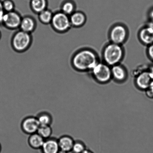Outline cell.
I'll return each mask as SVG.
<instances>
[{
	"instance_id": "32",
	"label": "cell",
	"mask_w": 153,
	"mask_h": 153,
	"mask_svg": "<svg viewBox=\"0 0 153 153\" xmlns=\"http://www.w3.org/2000/svg\"><path fill=\"white\" fill-rule=\"evenodd\" d=\"M152 26L153 27V25H152Z\"/></svg>"
},
{
	"instance_id": "29",
	"label": "cell",
	"mask_w": 153,
	"mask_h": 153,
	"mask_svg": "<svg viewBox=\"0 0 153 153\" xmlns=\"http://www.w3.org/2000/svg\"><path fill=\"white\" fill-rule=\"evenodd\" d=\"M151 18L153 19V10L151 11Z\"/></svg>"
},
{
	"instance_id": "11",
	"label": "cell",
	"mask_w": 153,
	"mask_h": 153,
	"mask_svg": "<svg viewBox=\"0 0 153 153\" xmlns=\"http://www.w3.org/2000/svg\"><path fill=\"white\" fill-rule=\"evenodd\" d=\"M40 150L42 153H58L60 149L58 139L51 137L46 139Z\"/></svg>"
},
{
	"instance_id": "18",
	"label": "cell",
	"mask_w": 153,
	"mask_h": 153,
	"mask_svg": "<svg viewBox=\"0 0 153 153\" xmlns=\"http://www.w3.org/2000/svg\"><path fill=\"white\" fill-rule=\"evenodd\" d=\"M40 126H51L53 118L50 113L47 111H42L36 116Z\"/></svg>"
},
{
	"instance_id": "30",
	"label": "cell",
	"mask_w": 153,
	"mask_h": 153,
	"mask_svg": "<svg viewBox=\"0 0 153 153\" xmlns=\"http://www.w3.org/2000/svg\"><path fill=\"white\" fill-rule=\"evenodd\" d=\"M1 151H2V147H1V145L0 143V153H1Z\"/></svg>"
},
{
	"instance_id": "28",
	"label": "cell",
	"mask_w": 153,
	"mask_h": 153,
	"mask_svg": "<svg viewBox=\"0 0 153 153\" xmlns=\"http://www.w3.org/2000/svg\"><path fill=\"white\" fill-rule=\"evenodd\" d=\"M150 72L152 73V74L153 75V66L151 67V68L150 69Z\"/></svg>"
},
{
	"instance_id": "26",
	"label": "cell",
	"mask_w": 153,
	"mask_h": 153,
	"mask_svg": "<svg viewBox=\"0 0 153 153\" xmlns=\"http://www.w3.org/2000/svg\"><path fill=\"white\" fill-rule=\"evenodd\" d=\"M82 153H94L92 151L89 150L88 149H86Z\"/></svg>"
},
{
	"instance_id": "12",
	"label": "cell",
	"mask_w": 153,
	"mask_h": 153,
	"mask_svg": "<svg viewBox=\"0 0 153 153\" xmlns=\"http://www.w3.org/2000/svg\"><path fill=\"white\" fill-rule=\"evenodd\" d=\"M59 149L67 152H71L75 140L71 136L64 135L58 139Z\"/></svg>"
},
{
	"instance_id": "13",
	"label": "cell",
	"mask_w": 153,
	"mask_h": 153,
	"mask_svg": "<svg viewBox=\"0 0 153 153\" xmlns=\"http://www.w3.org/2000/svg\"><path fill=\"white\" fill-rule=\"evenodd\" d=\"M139 37L142 42L146 45L153 43V27L152 26L145 27L141 30Z\"/></svg>"
},
{
	"instance_id": "23",
	"label": "cell",
	"mask_w": 153,
	"mask_h": 153,
	"mask_svg": "<svg viewBox=\"0 0 153 153\" xmlns=\"http://www.w3.org/2000/svg\"><path fill=\"white\" fill-rule=\"evenodd\" d=\"M3 9L5 13H10L15 10L14 3L11 0H5L2 2Z\"/></svg>"
},
{
	"instance_id": "17",
	"label": "cell",
	"mask_w": 153,
	"mask_h": 153,
	"mask_svg": "<svg viewBox=\"0 0 153 153\" xmlns=\"http://www.w3.org/2000/svg\"><path fill=\"white\" fill-rule=\"evenodd\" d=\"M30 5L32 11L38 15L47 9L48 2L47 0H31Z\"/></svg>"
},
{
	"instance_id": "7",
	"label": "cell",
	"mask_w": 153,
	"mask_h": 153,
	"mask_svg": "<svg viewBox=\"0 0 153 153\" xmlns=\"http://www.w3.org/2000/svg\"><path fill=\"white\" fill-rule=\"evenodd\" d=\"M40 124L36 117L29 116L24 118L21 124L22 131L25 134L30 135L37 132Z\"/></svg>"
},
{
	"instance_id": "6",
	"label": "cell",
	"mask_w": 153,
	"mask_h": 153,
	"mask_svg": "<svg viewBox=\"0 0 153 153\" xmlns=\"http://www.w3.org/2000/svg\"><path fill=\"white\" fill-rule=\"evenodd\" d=\"M22 16L16 10L10 13H5L1 23L7 29L17 30L19 29Z\"/></svg>"
},
{
	"instance_id": "21",
	"label": "cell",
	"mask_w": 153,
	"mask_h": 153,
	"mask_svg": "<svg viewBox=\"0 0 153 153\" xmlns=\"http://www.w3.org/2000/svg\"><path fill=\"white\" fill-rule=\"evenodd\" d=\"M60 10L70 16L75 11V5L71 1H66L63 3Z\"/></svg>"
},
{
	"instance_id": "9",
	"label": "cell",
	"mask_w": 153,
	"mask_h": 153,
	"mask_svg": "<svg viewBox=\"0 0 153 153\" xmlns=\"http://www.w3.org/2000/svg\"><path fill=\"white\" fill-rule=\"evenodd\" d=\"M136 83L140 89L146 90L153 83V75L150 71L142 72L136 78Z\"/></svg>"
},
{
	"instance_id": "25",
	"label": "cell",
	"mask_w": 153,
	"mask_h": 153,
	"mask_svg": "<svg viewBox=\"0 0 153 153\" xmlns=\"http://www.w3.org/2000/svg\"><path fill=\"white\" fill-rule=\"evenodd\" d=\"M148 52L149 57L153 61V43L149 46Z\"/></svg>"
},
{
	"instance_id": "8",
	"label": "cell",
	"mask_w": 153,
	"mask_h": 153,
	"mask_svg": "<svg viewBox=\"0 0 153 153\" xmlns=\"http://www.w3.org/2000/svg\"><path fill=\"white\" fill-rule=\"evenodd\" d=\"M127 36L126 30L123 25H116L111 30L110 36L112 43L120 45L125 41Z\"/></svg>"
},
{
	"instance_id": "16",
	"label": "cell",
	"mask_w": 153,
	"mask_h": 153,
	"mask_svg": "<svg viewBox=\"0 0 153 153\" xmlns=\"http://www.w3.org/2000/svg\"><path fill=\"white\" fill-rule=\"evenodd\" d=\"M112 76L115 80L118 82H123L126 78V72L121 66L117 65L113 66L111 69Z\"/></svg>"
},
{
	"instance_id": "10",
	"label": "cell",
	"mask_w": 153,
	"mask_h": 153,
	"mask_svg": "<svg viewBox=\"0 0 153 153\" xmlns=\"http://www.w3.org/2000/svg\"><path fill=\"white\" fill-rule=\"evenodd\" d=\"M37 22L34 18L29 15L22 16L19 29L25 32L31 34L35 31Z\"/></svg>"
},
{
	"instance_id": "5",
	"label": "cell",
	"mask_w": 153,
	"mask_h": 153,
	"mask_svg": "<svg viewBox=\"0 0 153 153\" xmlns=\"http://www.w3.org/2000/svg\"><path fill=\"white\" fill-rule=\"evenodd\" d=\"M96 80L100 83H106L111 78V70L107 64L97 63L91 70Z\"/></svg>"
},
{
	"instance_id": "24",
	"label": "cell",
	"mask_w": 153,
	"mask_h": 153,
	"mask_svg": "<svg viewBox=\"0 0 153 153\" xmlns=\"http://www.w3.org/2000/svg\"><path fill=\"white\" fill-rule=\"evenodd\" d=\"M5 12L3 9L2 3L0 1V23H1L2 21Z\"/></svg>"
},
{
	"instance_id": "1",
	"label": "cell",
	"mask_w": 153,
	"mask_h": 153,
	"mask_svg": "<svg viewBox=\"0 0 153 153\" xmlns=\"http://www.w3.org/2000/svg\"><path fill=\"white\" fill-rule=\"evenodd\" d=\"M73 68L79 71L92 70L98 63L95 54L91 51L83 50L76 52L71 59Z\"/></svg>"
},
{
	"instance_id": "2",
	"label": "cell",
	"mask_w": 153,
	"mask_h": 153,
	"mask_svg": "<svg viewBox=\"0 0 153 153\" xmlns=\"http://www.w3.org/2000/svg\"><path fill=\"white\" fill-rule=\"evenodd\" d=\"M32 42L31 34L19 29L12 36L11 45L12 48L15 51L22 53L26 52L30 48Z\"/></svg>"
},
{
	"instance_id": "27",
	"label": "cell",
	"mask_w": 153,
	"mask_h": 153,
	"mask_svg": "<svg viewBox=\"0 0 153 153\" xmlns=\"http://www.w3.org/2000/svg\"><path fill=\"white\" fill-rule=\"evenodd\" d=\"M68 152H65V151L61 150L60 149L58 153H68Z\"/></svg>"
},
{
	"instance_id": "14",
	"label": "cell",
	"mask_w": 153,
	"mask_h": 153,
	"mask_svg": "<svg viewBox=\"0 0 153 153\" xmlns=\"http://www.w3.org/2000/svg\"><path fill=\"white\" fill-rule=\"evenodd\" d=\"M43 139L38 133H36L30 135L28 139V144L30 148L33 149H41L45 141Z\"/></svg>"
},
{
	"instance_id": "22",
	"label": "cell",
	"mask_w": 153,
	"mask_h": 153,
	"mask_svg": "<svg viewBox=\"0 0 153 153\" xmlns=\"http://www.w3.org/2000/svg\"><path fill=\"white\" fill-rule=\"evenodd\" d=\"M85 149L86 148L83 142L80 140L75 141L71 152L72 153H82Z\"/></svg>"
},
{
	"instance_id": "4",
	"label": "cell",
	"mask_w": 153,
	"mask_h": 153,
	"mask_svg": "<svg viewBox=\"0 0 153 153\" xmlns=\"http://www.w3.org/2000/svg\"><path fill=\"white\" fill-rule=\"evenodd\" d=\"M50 25L55 32L61 34L68 32L72 27L70 16L61 10L54 13Z\"/></svg>"
},
{
	"instance_id": "19",
	"label": "cell",
	"mask_w": 153,
	"mask_h": 153,
	"mask_svg": "<svg viewBox=\"0 0 153 153\" xmlns=\"http://www.w3.org/2000/svg\"><path fill=\"white\" fill-rule=\"evenodd\" d=\"M54 13L48 9L39 13L38 14L39 20L41 23L44 25H50L53 18Z\"/></svg>"
},
{
	"instance_id": "20",
	"label": "cell",
	"mask_w": 153,
	"mask_h": 153,
	"mask_svg": "<svg viewBox=\"0 0 153 153\" xmlns=\"http://www.w3.org/2000/svg\"><path fill=\"white\" fill-rule=\"evenodd\" d=\"M37 133L46 140L51 137L53 130L51 126H40Z\"/></svg>"
},
{
	"instance_id": "15",
	"label": "cell",
	"mask_w": 153,
	"mask_h": 153,
	"mask_svg": "<svg viewBox=\"0 0 153 153\" xmlns=\"http://www.w3.org/2000/svg\"><path fill=\"white\" fill-rule=\"evenodd\" d=\"M72 27H79L82 26L85 22V16L83 13L79 11H75L70 16Z\"/></svg>"
},
{
	"instance_id": "3",
	"label": "cell",
	"mask_w": 153,
	"mask_h": 153,
	"mask_svg": "<svg viewBox=\"0 0 153 153\" xmlns=\"http://www.w3.org/2000/svg\"><path fill=\"white\" fill-rule=\"evenodd\" d=\"M103 55L106 64L113 66L121 61L123 56V51L120 45L112 43L105 48Z\"/></svg>"
},
{
	"instance_id": "31",
	"label": "cell",
	"mask_w": 153,
	"mask_h": 153,
	"mask_svg": "<svg viewBox=\"0 0 153 153\" xmlns=\"http://www.w3.org/2000/svg\"><path fill=\"white\" fill-rule=\"evenodd\" d=\"M1 31H0V39H1Z\"/></svg>"
}]
</instances>
